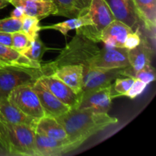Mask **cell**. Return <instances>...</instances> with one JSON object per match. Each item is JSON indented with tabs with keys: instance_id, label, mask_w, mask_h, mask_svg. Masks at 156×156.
Here are the masks:
<instances>
[{
	"instance_id": "6da1fadb",
	"label": "cell",
	"mask_w": 156,
	"mask_h": 156,
	"mask_svg": "<svg viewBox=\"0 0 156 156\" xmlns=\"http://www.w3.org/2000/svg\"><path fill=\"white\" fill-rule=\"evenodd\" d=\"M99 50L97 43L82 34L79 30L71 41L62 49L54 61L41 63L43 75H50L54 70L66 65H80L83 68V87L81 94L112 84L114 79L123 76L125 69L100 71L91 69L90 62ZM80 94V96H81Z\"/></svg>"
},
{
	"instance_id": "7a4b0ae2",
	"label": "cell",
	"mask_w": 156,
	"mask_h": 156,
	"mask_svg": "<svg viewBox=\"0 0 156 156\" xmlns=\"http://www.w3.org/2000/svg\"><path fill=\"white\" fill-rule=\"evenodd\" d=\"M56 119L65 129L67 140L73 150L93 135L118 122L117 118L111 117L108 113L78 108H71Z\"/></svg>"
},
{
	"instance_id": "3957f363",
	"label": "cell",
	"mask_w": 156,
	"mask_h": 156,
	"mask_svg": "<svg viewBox=\"0 0 156 156\" xmlns=\"http://www.w3.org/2000/svg\"><path fill=\"white\" fill-rule=\"evenodd\" d=\"M0 149L8 155L36 156L34 129L0 120Z\"/></svg>"
},
{
	"instance_id": "277c9868",
	"label": "cell",
	"mask_w": 156,
	"mask_h": 156,
	"mask_svg": "<svg viewBox=\"0 0 156 156\" xmlns=\"http://www.w3.org/2000/svg\"><path fill=\"white\" fill-rule=\"evenodd\" d=\"M43 76L40 69L5 67L0 69V101L20 85L33 84Z\"/></svg>"
},
{
	"instance_id": "5b68a950",
	"label": "cell",
	"mask_w": 156,
	"mask_h": 156,
	"mask_svg": "<svg viewBox=\"0 0 156 156\" xmlns=\"http://www.w3.org/2000/svg\"><path fill=\"white\" fill-rule=\"evenodd\" d=\"M88 15L91 24L77 29L91 41L100 42V36L104 29L114 20V15L105 0H91Z\"/></svg>"
},
{
	"instance_id": "8992f818",
	"label": "cell",
	"mask_w": 156,
	"mask_h": 156,
	"mask_svg": "<svg viewBox=\"0 0 156 156\" xmlns=\"http://www.w3.org/2000/svg\"><path fill=\"white\" fill-rule=\"evenodd\" d=\"M7 99L12 105L29 117L39 120L45 116L39 98L32 88V84L16 87L9 93Z\"/></svg>"
},
{
	"instance_id": "52a82bcc",
	"label": "cell",
	"mask_w": 156,
	"mask_h": 156,
	"mask_svg": "<svg viewBox=\"0 0 156 156\" xmlns=\"http://www.w3.org/2000/svg\"><path fill=\"white\" fill-rule=\"evenodd\" d=\"M91 69L108 71L129 66L128 50L126 47H106L98 50L90 62Z\"/></svg>"
},
{
	"instance_id": "ba28073f",
	"label": "cell",
	"mask_w": 156,
	"mask_h": 156,
	"mask_svg": "<svg viewBox=\"0 0 156 156\" xmlns=\"http://www.w3.org/2000/svg\"><path fill=\"white\" fill-rule=\"evenodd\" d=\"M112 98L111 84L81 94L79 103L76 108L90 110L94 112L108 113L111 108Z\"/></svg>"
},
{
	"instance_id": "9c48e42d",
	"label": "cell",
	"mask_w": 156,
	"mask_h": 156,
	"mask_svg": "<svg viewBox=\"0 0 156 156\" xmlns=\"http://www.w3.org/2000/svg\"><path fill=\"white\" fill-rule=\"evenodd\" d=\"M37 80L69 108H76L78 106L80 101V95L76 94L59 79L51 75H43Z\"/></svg>"
},
{
	"instance_id": "30bf717a",
	"label": "cell",
	"mask_w": 156,
	"mask_h": 156,
	"mask_svg": "<svg viewBox=\"0 0 156 156\" xmlns=\"http://www.w3.org/2000/svg\"><path fill=\"white\" fill-rule=\"evenodd\" d=\"M32 88L39 98L45 116L57 118L71 109L53 95L38 80L32 84Z\"/></svg>"
},
{
	"instance_id": "8fae6325",
	"label": "cell",
	"mask_w": 156,
	"mask_h": 156,
	"mask_svg": "<svg viewBox=\"0 0 156 156\" xmlns=\"http://www.w3.org/2000/svg\"><path fill=\"white\" fill-rule=\"evenodd\" d=\"M116 20L122 21L133 30L140 28V20L134 9L132 0H105Z\"/></svg>"
},
{
	"instance_id": "7c38bea8",
	"label": "cell",
	"mask_w": 156,
	"mask_h": 156,
	"mask_svg": "<svg viewBox=\"0 0 156 156\" xmlns=\"http://www.w3.org/2000/svg\"><path fill=\"white\" fill-rule=\"evenodd\" d=\"M73 151L68 140H57L35 133L36 156H59Z\"/></svg>"
},
{
	"instance_id": "4fadbf2b",
	"label": "cell",
	"mask_w": 156,
	"mask_h": 156,
	"mask_svg": "<svg viewBox=\"0 0 156 156\" xmlns=\"http://www.w3.org/2000/svg\"><path fill=\"white\" fill-rule=\"evenodd\" d=\"M135 31L126 24L118 20H114L101 32L99 41L106 47H124L128 35Z\"/></svg>"
},
{
	"instance_id": "5bb4252c",
	"label": "cell",
	"mask_w": 156,
	"mask_h": 156,
	"mask_svg": "<svg viewBox=\"0 0 156 156\" xmlns=\"http://www.w3.org/2000/svg\"><path fill=\"white\" fill-rule=\"evenodd\" d=\"M9 3L15 7H19L24 15L35 17L41 20L50 15H56V8L52 1L43 0H10Z\"/></svg>"
},
{
	"instance_id": "9a60e30c",
	"label": "cell",
	"mask_w": 156,
	"mask_h": 156,
	"mask_svg": "<svg viewBox=\"0 0 156 156\" xmlns=\"http://www.w3.org/2000/svg\"><path fill=\"white\" fill-rule=\"evenodd\" d=\"M50 75L59 79L80 95L83 87V68L82 66H62L54 70Z\"/></svg>"
},
{
	"instance_id": "2e32d148",
	"label": "cell",
	"mask_w": 156,
	"mask_h": 156,
	"mask_svg": "<svg viewBox=\"0 0 156 156\" xmlns=\"http://www.w3.org/2000/svg\"><path fill=\"white\" fill-rule=\"evenodd\" d=\"M41 63L34 62L12 47L0 44V69L5 67L40 69Z\"/></svg>"
},
{
	"instance_id": "e0dca14e",
	"label": "cell",
	"mask_w": 156,
	"mask_h": 156,
	"mask_svg": "<svg viewBox=\"0 0 156 156\" xmlns=\"http://www.w3.org/2000/svg\"><path fill=\"white\" fill-rule=\"evenodd\" d=\"M0 120L11 124L24 125L34 129L38 120L24 114L5 98L0 101Z\"/></svg>"
},
{
	"instance_id": "ac0fdd59",
	"label": "cell",
	"mask_w": 156,
	"mask_h": 156,
	"mask_svg": "<svg viewBox=\"0 0 156 156\" xmlns=\"http://www.w3.org/2000/svg\"><path fill=\"white\" fill-rule=\"evenodd\" d=\"M56 8L55 15L69 18L83 16L88 12L91 0H52Z\"/></svg>"
},
{
	"instance_id": "d6986e66",
	"label": "cell",
	"mask_w": 156,
	"mask_h": 156,
	"mask_svg": "<svg viewBox=\"0 0 156 156\" xmlns=\"http://www.w3.org/2000/svg\"><path fill=\"white\" fill-rule=\"evenodd\" d=\"M34 132L54 140H67L65 129L54 117L44 116L39 119L34 127Z\"/></svg>"
},
{
	"instance_id": "ffe728a7",
	"label": "cell",
	"mask_w": 156,
	"mask_h": 156,
	"mask_svg": "<svg viewBox=\"0 0 156 156\" xmlns=\"http://www.w3.org/2000/svg\"><path fill=\"white\" fill-rule=\"evenodd\" d=\"M132 2L140 21L147 30L155 33L156 0H132Z\"/></svg>"
},
{
	"instance_id": "44dd1931",
	"label": "cell",
	"mask_w": 156,
	"mask_h": 156,
	"mask_svg": "<svg viewBox=\"0 0 156 156\" xmlns=\"http://www.w3.org/2000/svg\"><path fill=\"white\" fill-rule=\"evenodd\" d=\"M152 53L149 43L142 37L141 43L137 47L128 50L129 66L135 71L142 69L146 66L151 64Z\"/></svg>"
},
{
	"instance_id": "7402d4cb",
	"label": "cell",
	"mask_w": 156,
	"mask_h": 156,
	"mask_svg": "<svg viewBox=\"0 0 156 156\" xmlns=\"http://www.w3.org/2000/svg\"><path fill=\"white\" fill-rule=\"evenodd\" d=\"M90 24H91V21H90L89 16L88 15V12H87L83 16L79 17V18H70L67 21L57 23V24H51V25L48 26H43V27H41V30L51 29V30H58L62 35L66 36L70 30H77L80 27L90 25Z\"/></svg>"
},
{
	"instance_id": "603a6c76",
	"label": "cell",
	"mask_w": 156,
	"mask_h": 156,
	"mask_svg": "<svg viewBox=\"0 0 156 156\" xmlns=\"http://www.w3.org/2000/svg\"><path fill=\"white\" fill-rule=\"evenodd\" d=\"M21 21V31L24 32L30 41H34L37 37L38 33L41 30V26L39 25L40 20L35 17L24 15Z\"/></svg>"
},
{
	"instance_id": "cb8c5ba5",
	"label": "cell",
	"mask_w": 156,
	"mask_h": 156,
	"mask_svg": "<svg viewBox=\"0 0 156 156\" xmlns=\"http://www.w3.org/2000/svg\"><path fill=\"white\" fill-rule=\"evenodd\" d=\"M47 47L39 37L31 41L30 47L22 53L30 60L41 63V59L45 53Z\"/></svg>"
},
{
	"instance_id": "d4e9b609",
	"label": "cell",
	"mask_w": 156,
	"mask_h": 156,
	"mask_svg": "<svg viewBox=\"0 0 156 156\" xmlns=\"http://www.w3.org/2000/svg\"><path fill=\"white\" fill-rule=\"evenodd\" d=\"M12 47L21 54L30 47L31 44L30 38L21 30L12 33Z\"/></svg>"
},
{
	"instance_id": "484cf974",
	"label": "cell",
	"mask_w": 156,
	"mask_h": 156,
	"mask_svg": "<svg viewBox=\"0 0 156 156\" xmlns=\"http://www.w3.org/2000/svg\"><path fill=\"white\" fill-rule=\"evenodd\" d=\"M134 81L135 79L132 77H126L123 79L117 78L114 85H112V91H114V93L112 94V97L114 98V94H117L118 96H126Z\"/></svg>"
},
{
	"instance_id": "4316f807",
	"label": "cell",
	"mask_w": 156,
	"mask_h": 156,
	"mask_svg": "<svg viewBox=\"0 0 156 156\" xmlns=\"http://www.w3.org/2000/svg\"><path fill=\"white\" fill-rule=\"evenodd\" d=\"M21 30V21L12 17L0 19V32L14 33Z\"/></svg>"
},
{
	"instance_id": "83f0119b",
	"label": "cell",
	"mask_w": 156,
	"mask_h": 156,
	"mask_svg": "<svg viewBox=\"0 0 156 156\" xmlns=\"http://www.w3.org/2000/svg\"><path fill=\"white\" fill-rule=\"evenodd\" d=\"M142 35L140 31V28L136 29L135 31L129 34L126 37L124 43V47L127 50H131L134 47H137L141 43Z\"/></svg>"
},
{
	"instance_id": "f1b7e54d",
	"label": "cell",
	"mask_w": 156,
	"mask_h": 156,
	"mask_svg": "<svg viewBox=\"0 0 156 156\" xmlns=\"http://www.w3.org/2000/svg\"><path fill=\"white\" fill-rule=\"evenodd\" d=\"M146 85H147V84H146L145 82L135 79L133 84L131 86L130 89L126 93V96L129 97V98H135L136 97H137V96L140 95L143 92Z\"/></svg>"
},
{
	"instance_id": "f546056e",
	"label": "cell",
	"mask_w": 156,
	"mask_h": 156,
	"mask_svg": "<svg viewBox=\"0 0 156 156\" xmlns=\"http://www.w3.org/2000/svg\"><path fill=\"white\" fill-rule=\"evenodd\" d=\"M0 44L12 47V33L0 32Z\"/></svg>"
},
{
	"instance_id": "4dcf8cb0",
	"label": "cell",
	"mask_w": 156,
	"mask_h": 156,
	"mask_svg": "<svg viewBox=\"0 0 156 156\" xmlns=\"http://www.w3.org/2000/svg\"><path fill=\"white\" fill-rule=\"evenodd\" d=\"M24 12L21 8L19 7H15V9L11 12L10 17L13 18H16V19L21 20L23 17L24 16Z\"/></svg>"
},
{
	"instance_id": "1f68e13d",
	"label": "cell",
	"mask_w": 156,
	"mask_h": 156,
	"mask_svg": "<svg viewBox=\"0 0 156 156\" xmlns=\"http://www.w3.org/2000/svg\"><path fill=\"white\" fill-rule=\"evenodd\" d=\"M9 4H10V3L8 0H0V10L9 5Z\"/></svg>"
},
{
	"instance_id": "d6a6232c",
	"label": "cell",
	"mask_w": 156,
	"mask_h": 156,
	"mask_svg": "<svg viewBox=\"0 0 156 156\" xmlns=\"http://www.w3.org/2000/svg\"><path fill=\"white\" fill-rule=\"evenodd\" d=\"M3 155H8L4 152V151L2 150V149H0V156H3Z\"/></svg>"
},
{
	"instance_id": "836d02e7",
	"label": "cell",
	"mask_w": 156,
	"mask_h": 156,
	"mask_svg": "<svg viewBox=\"0 0 156 156\" xmlns=\"http://www.w3.org/2000/svg\"><path fill=\"white\" fill-rule=\"evenodd\" d=\"M43 1H52V0H43Z\"/></svg>"
},
{
	"instance_id": "e575fe53",
	"label": "cell",
	"mask_w": 156,
	"mask_h": 156,
	"mask_svg": "<svg viewBox=\"0 0 156 156\" xmlns=\"http://www.w3.org/2000/svg\"><path fill=\"white\" fill-rule=\"evenodd\" d=\"M8 1H9H9H10V0H8Z\"/></svg>"
}]
</instances>
